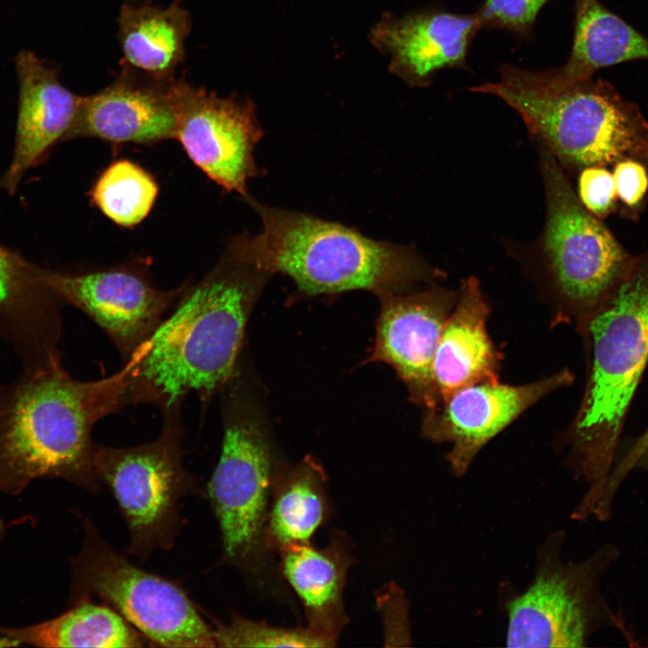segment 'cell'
Listing matches in <instances>:
<instances>
[{"label":"cell","instance_id":"603a6c76","mask_svg":"<svg viewBox=\"0 0 648 648\" xmlns=\"http://www.w3.org/2000/svg\"><path fill=\"white\" fill-rule=\"evenodd\" d=\"M40 267L0 245V339L19 342L40 333L57 299L40 276Z\"/></svg>","mask_w":648,"mask_h":648},{"label":"cell","instance_id":"e0dca14e","mask_svg":"<svg viewBox=\"0 0 648 648\" xmlns=\"http://www.w3.org/2000/svg\"><path fill=\"white\" fill-rule=\"evenodd\" d=\"M489 310L479 281L464 280L433 360L432 376L440 404L464 387L499 382L498 352L486 328Z\"/></svg>","mask_w":648,"mask_h":648},{"label":"cell","instance_id":"5bb4252c","mask_svg":"<svg viewBox=\"0 0 648 648\" xmlns=\"http://www.w3.org/2000/svg\"><path fill=\"white\" fill-rule=\"evenodd\" d=\"M124 66L101 91L82 96L64 140L97 138L112 144H152L176 139L175 77L154 79Z\"/></svg>","mask_w":648,"mask_h":648},{"label":"cell","instance_id":"3957f363","mask_svg":"<svg viewBox=\"0 0 648 648\" xmlns=\"http://www.w3.org/2000/svg\"><path fill=\"white\" fill-rule=\"evenodd\" d=\"M591 360L572 434L571 464L587 485L582 500L599 506L617 458L622 428L648 364V251L589 320Z\"/></svg>","mask_w":648,"mask_h":648},{"label":"cell","instance_id":"277c9868","mask_svg":"<svg viewBox=\"0 0 648 648\" xmlns=\"http://www.w3.org/2000/svg\"><path fill=\"white\" fill-rule=\"evenodd\" d=\"M262 222L233 245L269 275L291 277L309 295L351 290L380 298L438 275L410 249L374 240L342 224L247 198Z\"/></svg>","mask_w":648,"mask_h":648},{"label":"cell","instance_id":"83f0119b","mask_svg":"<svg viewBox=\"0 0 648 648\" xmlns=\"http://www.w3.org/2000/svg\"><path fill=\"white\" fill-rule=\"evenodd\" d=\"M583 207L604 220L617 212V199L612 171L608 166H590L579 171L577 193Z\"/></svg>","mask_w":648,"mask_h":648},{"label":"cell","instance_id":"4dcf8cb0","mask_svg":"<svg viewBox=\"0 0 648 648\" xmlns=\"http://www.w3.org/2000/svg\"><path fill=\"white\" fill-rule=\"evenodd\" d=\"M633 470H642L648 472V445L639 453L633 461L630 472Z\"/></svg>","mask_w":648,"mask_h":648},{"label":"cell","instance_id":"7a4b0ae2","mask_svg":"<svg viewBox=\"0 0 648 648\" xmlns=\"http://www.w3.org/2000/svg\"><path fill=\"white\" fill-rule=\"evenodd\" d=\"M111 413L103 379L62 365L0 384V490L15 496L40 478L99 490L91 431Z\"/></svg>","mask_w":648,"mask_h":648},{"label":"cell","instance_id":"8fae6325","mask_svg":"<svg viewBox=\"0 0 648 648\" xmlns=\"http://www.w3.org/2000/svg\"><path fill=\"white\" fill-rule=\"evenodd\" d=\"M40 276L64 304L83 311L107 334L123 361L155 331L189 284L158 289L139 264L81 274L40 267Z\"/></svg>","mask_w":648,"mask_h":648},{"label":"cell","instance_id":"2e32d148","mask_svg":"<svg viewBox=\"0 0 648 648\" xmlns=\"http://www.w3.org/2000/svg\"><path fill=\"white\" fill-rule=\"evenodd\" d=\"M20 83L14 158L1 185L14 194L26 171L58 140H64L81 97L60 84L57 70L31 51L16 57Z\"/></svg>","mask_w":648,"mask_h":648},{"label":"cell","instance_id":"6da1fadb","mask_svg":"<svg viewBox=\"0 0 648 648\" xmlns=\"http://www.w3.org/2000/svg\"><path fill=\"white\" fill-rule=\"evenodd\" d=\"M268 276L230 243L122 367L105 377L117 410L148 403L163 414L180 409L190 392L207 404L238 371L247 322Z\"/></svg>","mask_w":648,"mask_h":648},{"label":"cell","instance_id":"30bf717a","mask_svg":"<svg viewBox=\"0 0 648 648\" xmlns=\"http://www.w3.org/2000/svg\"><path fill=\"white\" fill-rule=\"evenodd\" d=\"M176 139L193 163L228 192L248 195V182L258 175L254 150L263 136L250 100L220 97L203 87L175 79Z\"/></svg>","mask_w":648,"mask_h":648},{"label":"cell","instance_id":"5b68a950","mask_svg":"<svg viewBox=\"0 0 648 648\" xmlns=\"http://www.w3.org/2000/svg\"><path fill=\"white\" fill-rule=\"evenodd\" d=\"M565 534L552 533L538 549L528 587L506 603L508 647H583L606 626H625L600 584L619 556L605 544L579 562L562 555Z\"/></svg>","mask_w":648,"mask_h":648},{"label":"cell","instance_id":"f1b7e54d","mask_svg":"<svg viewBox=\"0 0 648 648\" xmlns=\"http://www.w3.org/2000/svg\"><path fill=\"white\" fill-rule=\"evenodd\" d=\"M383 614L385 642L387 645H410V622L408 603L404 593L397 586H390L380 597L379 603Z\"/></svg>","mask_w":648,"mask_h":648},{"label":"cell","instance_id":"d6986e66","mask_svg":"<svg viewBox=\"0 0 648 648\" xmlns=\"http://www.w3.org/2000/svg\"><path fill=\"white\" fill-rule=\"evenodd\" d=\"M123 65L158 80L174 78L184 57L191 17L179 1L166 7L126 1L118 18Z\"/></svg>","mask_w":648,"mask_h":648},{"label":"cell","instance_id":"9a60e30c","mask_svg":"<svg viewBox=\"0 0 648 648\" xmlns=\"http://www.w3.org/2000/svg\"><path fill=\"white\" fill-rule=\"evenodd\" d=\"M482 29L477 12L428 9L388 16L376 25L373 38L391 55L392 71L410 86L426 87L438 70L466 68L471 43Z\"/></svg>","mask_w":648,"mask_h":648},{"label":"cell","instance_id":"ba28073f","mask_svg":"<svg viewBox=\"0 0 648 648\" xmlns=\"http://www.w3.org/2000/svg\"><path fill=\"white\" fill-rule=\"evenodd\" d=\"M540 160L546 202L543 252L560 296L584 330L634 255L583 207L563 168L544 148Z\"/></svg>","mask_w":648,"mask_h":648},{"label":"cell","instance_id":"d6a6232c","mask_svg":"<svg viewBox=\"0 0 648 648\" xmlns=\"http://www.w3.org/2000/svg\"><path fill=\"white\" fill-rule=\"evenodd\" d=\"M4 524L3 520L0 518V539L4 534Z\"/></svg>","mask_w":648,"mask_h":648},{"label":"cell","instance_id":"8992f818","mask_svg":"<svg viewBox=\"0 0 648 648\" xmlns=\"http://www.w3.org/2000/svg\"><path fill=\"white\" fill-rule=\"evenodd\" d=\"M180 409L163 413L158 438L132 447L96 446L94 472L106 485L130 532L128 551L146 560L157 550L173 547L179 533L180 500L202 494L184 465Z\"/></svg>","mask_w":648,"mask_h":648},{"label":"cell","instance_id":"d4e9b609","mask_svg":"<svg viewBox=\"0 0 648 648\" xmlns=\"http://www.w3.org/2000/svg\"><path fill=\"white\" fill-rule=\"evenodd\" d=\"M219 647H331L308 626L286 628L253 621L238 615L212 628Z\"/></svg>","mask_w":648,"mask_h":648},{"label":"cell","instance_id":"ffe728a7","mask_svg":"<svg viewBox=\"0 0 648 648\" xmlns=\"http://www.w3.org/2000/svg\"><path fill=\"white\" fill-rule=\"evenodd\" d=\"M328 479L310 456L273 475L263 544L281 551L308 544L328 512Z\"/></svg>","mask_w":648,"mask_h":648},{"label":"cell","instance_id":"9c48e42d","mask_svg":"<svg viewBox=\"0 0 648 648\" xmlns=\"http://www.w3.org/2000/svg\"><path fill=\"white\" fill-rule=\"evenodd\" d=\"M222 393L223 438L208 483L223 560L242 564L263 544L274 475L269 441L251 397L236 374Z\"/></svg>","mask_w":648,"mask_h":648},{"label":"cell","instance_id":"7c38bea8","mask_svg":"<svg viewBox=\"0 0 648 648\" xmlns=\"http://www.w3.org/2000/svg\"><path fill=\"white\" fill-rule=\"evenodd\" d=\"M570 382L572 374L564 370L518 386L494 382L464 387L427 411L423 433L450 444L446 461L452 473L462 477L490 440L542 397Z\"/></svg>","mask_w":648,"mask_h":648},{"label":"cell","instance_id":"7402d4cb","mask_svg":"<svg viewBox=\"0 0 648 648\" xmlns=\"http://www.w3.org/2000/svg\"><path fill=\"white\" fill-rule=\"evenodd\" d=\"M0 635L38 647L137 648L148 640L111 607L82 600L58 616L26 627L0 626Z\"/></svg>","mask_w":648,"mask_h":648},{"label":"cell","instance_id":"4316f807","mask_svg":"<svg viewBox=\"0 0 648 648\" xmlns=\"http://www.w3.org/2000/svg\"><path fill=\"white\" fill-rule=\"evenodd\" d=\"M620 216L637 221L648 201V166L641 161L622 159L611 167Z\"/></svg>","mask_w":648,"mask_h":648},{"label":"cell","instance_id":"52a82bcc","mask_svg":"<svg viewBox=\"0 0 648 648\" xmlns=\"http://www.w3.org/2000/svg\"><path fill=\"white\" fill-rule=\"evenodd\" d=\"M71 561L73 603L101 599L148 641L164 647H216L212 628L177 584L132 564L102 537L89 518Z\"/></svg>","mask_w":648,"mask_h":648},{"label":"cell","instance_id":"ac0fdd59","mask_svg":"<svg viewBox=\"0 0 648 648\" xmlns=\"http://www.w3.org/2000/svg\"><path fill=\"white\" fill-rule=\"evenodd\" d=\"M284 576L300 598L308 627L336 645L346 616L343 589L350 557L342 538L323 549L308 544H291L281 551Z\"/></svg>","mask_w":648,"mask_h":648},{"label":"cell","instance_id":"44dd1931","mask_svg":"<svg viewBox=\"0 0 648 648\" xmlns=\"http://www.w3.org/2000/svg\"><path fill=\"white\" fill-rule=\"evenodd\" d=\"M574 33L567 62L550 68L564 82L593 77L604 68L634 60H648V37L598 0H574Z\"/></svg>","mask_w":648,"mask_h":648},{"label":"cell","instance_id":"484cf974","mask_svg":"<svg viewBox=\"0 0 648 648\" xmlns=\"http://www.w3.org/2000/svg\"><path fill=\"white\" fill-rule=\"evenodd\" d=\"M548 0H484L476 11L482 29L505 30L518 37L528 36Z\"/></svg>","mask_w":648,"mask_h":648},{"label":"cell","instance_id":"cb8c5ba5","mask_svg":"<svg viewBox=\"0 0 648 648\" xmlns=\"http://www.w3.org/2000/svg\"><path fill=\"white\" fill-rule=\"evenodd\" d=\"M158 194L153 176L137 163L119 159L95 180L91 201L115 224L131 228L145 220Z\"/></svg>","mask_w":648,"mask_h":648},{"label":"cell","instance_id":"f546056e","mask_svg":"<svg viewBox=\"0 0 648 648\" xmlns=\"http://www.w3.org/2000/svg\"><path fill=\"white\" fill-rule=\"evenodd\" d=\"M648 445V427L644 432L634 441L624 454L616 460L608 481L607 489L611 494H615L619 489L623 481L630 472L633 461L639 453Z\"/></svg>","mask_w":648,"mask_h":648},{"label":"cell","instance_id":"1f68e13d","mask_svg":"<svg viewBox=\"0 0 648 648\" xmlns=\"http://www.w3.org/2000/svg\"><path fill=\"white\" fill-rule=\"evenodd\" d=\"M20 644L4 635H0V647H14V646H19Z\"/></svg>","mask_w":648,"mask_h":648},{"label":"cell","instance_id":"4fadbf2b","mask_svg":"<svg viewBox=\"0 0 648 648\" xmlns=\"http://www.w3.org/2000/svg\"><path fill=\"white\" fill-rule=\"evenodd\" d=\"M405 292L381 298L382 309L368 361L391 365L407 386L410 397L429 410L440 405L432 365L442 330L457 297L439 287Z\"/></svg>","mask_w":648,"mask_h":648}]
</instances>
